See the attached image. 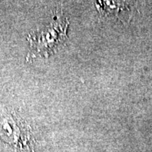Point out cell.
Instances as JSON below:
<instances>
[{"label":"cell","mask_w":152,"mask_h":152,"mask_svg":"<svg viewBox=\"0 0 152 152\" xmlns=\"http://www.w3.org/2000/svg\"><path fill=\"white\" fill-rule=\"evenodd\" d=\"M68 22H63L61 19L57 18L50 27L42 30L37 35L30 36L28 40L31 45L32 57L39 56L41 55L47 56L58 43L64 40L66 37V29Z\"/></svg>","instance_id":"1"}]
</instances>
